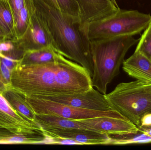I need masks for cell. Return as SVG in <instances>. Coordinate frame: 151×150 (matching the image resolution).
Instances as JSON below:
<instances>
[{"mask_svg": "<svg viewBox=\"0 0 151 150\" xmlns=\"http://www.w3.org/2000/svg\"><path fill=\"white\" fill-rule=\"evenodd\" d=\"M139 39L123 36L91 41L93 60L91 83L99 91L106 94L108 85L120 73V68L128 50Z\"/></svg>", "mask_w": 151, "mask_h": 150, "instance_id": "cell-3", "label": "cell"}, {"mask_svg": "<svg viewBox=\"0 0 151 150\" xmlns=\"http://www.w3.org/2000/svg\"><path fill=\"white\" fill-rule=\"evenodd\" d=\"M43 134L49 138H63L72 139L82 145H111L112 138L110 135L84 129L53 128L40 127Z\"/></svg>", "mask_w": 151, "mask_h": 150, "instance_id": "cell-11", "label": "cell"}, {"mask_svg": "<svg viewBox=\"0 0 151 150\" xmlns=\"http://www.w3.org/2000/svg\"><path fill=\"white\" fill-rule=\"evenodd\" d=\"M151 127V112L145 114L141 120L139 128H148Z\"/></svg>", "mask_w": 151, "mask_h": 150, "instance_id": "cell-26", "label": "cell"}, {"mask_svg": "<svg viewBox=\"0 0 151 150\" xmlns=\"http://www.w3.org/2000/svg\"><path fill=\"white\" fill-rule=\"evenodd\" d=\"M36 12L47 28L55 50L93 74L91 41L81 18L50 6L44 0H34Z\"/></svg>", "mask_w": 151, "mask_h": 150, "instance_id": "cell-2", "label": "cell"}, {"mask_svg": "<svg viewBox=\"0 0 151 150\" xmlns=\"http://www.w3.org/2000/svg\"><path fill=\"white\" fill-rule=\"evenodd\" d=\"M12 70L4 63L0 57V94H2L6 90L11 87V78Z\"/></svg>", "mask_w": 151, "mask_h": 150, "instance_id": "cell-22", "label": "cell"}, {"mask_svg": "<svg viewBox=\"0 0 151 150\" xmlns=\"http://www.w3.org/2000/svg\"><path fill=\"white\" fill-rule=\"evenodd\" d=\"M63 13L80 18V9L76 0H57Z\"/></svg>", "mask_w": 151, "mask_h": 150, "instance_id": "cell-23", "label": "cell"}, {"mask_svg": "<svg viewBox=\"0 0 151 150\" xmlns=\"http://www.w3.org/2000/svg\"><path fill=\"white\" fill-rule=\"evenodd\" d=\"M18 49L23 53L52 46V39L36 9L31 17L29 26L22 38L14 40Z\"/></svg>", "mask_w": 151, "mask_h": 150, "instance_id": "cell-9", "label": "cell"}, {"mask_svg": "<svg viewBox=\"0 0 151 150\" xmlns=\"http://www.w3.org/2000/svg\"><path fill=\"white\" fill-rule=\"evenodd\" d=\"M44 1L51 7L60 11V8L57 1V0H44Z\"/></svg>", "mask_w": 151, "mask_h": 150, "instance_id": "cell-27", "label": "cell"}, {"mask_svg": "<svg viewBox=\"0 0 151 150\" xmlns=\"http://www.w3.org/2000/svg\"><path fill=\"white\" fill-rule=\"evenodd\" d=\"M123 70L129 76L146 84H151V60L143 53L135 50L122 63Z\"/></svg>", "mask_w": 151, "mask_h": 150, "instance_id": "cell-13", "label": "cell"}, {"mask_svg": "<svg viewBox=\"0 0 151 150\" xmlns=\"http://www.w3.org/2000/svg\"><path fill=\"white\" fill-rule=\"evenodd\" d=\"M84 129L108 135L125 136L139 133V128L125 116L121 118L100 117L77 120Z\"/></svg>", "mask_w": 151, "mask_h": 150, "instance_id": "cell-8", "label": "cell"}, {"mask_svg": "<svg viewBox=\"0 0 151 150\" xmlns=\"http://www.w3.org/2000/svg\"><path fill=\"white\" fill-rule=\"evenodd\" d=\"M35 9L34 0H25L24 6L20 10L15 20V32L17 39L22 38L26 31Z\"/></svg>", "mask_w": 151, "mask_h": 150, "instance_id": "cell-19", "label": "cell"}, {"mask_svg": "<svg viewBox=\"0 0 151 150\" xmlns=\"http://www.w3.org/2000/svg\"><path fill=\"white\" fill-rule=\"evenodd\" d=\"M36 123L40 127H47L55 129H84L83 126L75 120L65 119L53 115H36Z\"/></svg>", "mask_w": 151, "mask_h": 150, "instance_id": "cell-17", "label": "cell"}, {"mask_svg": "<svg viewBox=\"0 0 151 150\" xmlns=\"http://www.w3.org/2000/svg\"><path fill=\"white\" fill-rule=\"evenodd\" d=\"M63 55L52 46L26 52L19 61L22 65H32L54 62L59 60Z\"/></svg>", "mask_w": 151, "mask_h": 150, "instance_id": "cell-16", "label": "cell"}, {"mask_svg": "<svg viewBox=\"0 0 151 150\" xmlns=\"http://www.w3.org/2000/svg\"><path fill=\"white\" fill-rule=\"evenodd\" d=\"M73 107L98 111L113 110L105 95L92 87L87 91L74 94L50 96H31Z\"/></svg>", "mask_w": 151, "mask_h": 150, "instance_id": "cell-7", "label": "cell"}, {"mask_svg": "<svg viewBox=\"0 0 151 150\" xmlns=\"http://www.w3.org/2000/svg\"><path fill=\"white\" fill-rule=\"evenodd\" d=\"M8 1L12 10L15 22L20 10L25 5V0H8Z\"/></svg>", "mask_w": 151, "mask_h": 150, "instance_id": "cell-24", "label": "cell"}, {"mask_svg": "<svg viewBox=\"0 0 151 150\" xmlns=\"http://www.w3.org/2000/svg\"><path fill=\"white\" fill-rule=\"evenodd\" d=\"M27 101L36 115H56L71 120H81L96 117H124L116 110L98 111L73 107L57 102L32 96H26Z\"/></svg>", "mask_w": 151, "mask_h": 150, "instance_id": "cell-6", "label": "cell"}, {"mask_svg": "<svg viewBox=\"0 0 151 150\" xmlns=\"http://www.w3.org/2000/svg\"><path fill=\"white\" fill-rule=\"evenodd\" d=\"M0 128L22 134H43L40 127L14 110L0 94Z\"/></svg>", "mask_w": 151, "mask_h": 150, "instance_id": "cell-10", "label": "cell"}, {"mask_svg": "<svg viewBox=\"0 0 151 150\" xmlns=\"http://www.w3.org/2000/svg\"><path fill=\"white\" fill-rule=\"evenodd\" d=\"M0 28L6 39H17L15 32V20L8 0H0Z\"/></svg>", "mask_w": 151, "mask_h": 150, "instance_id": "cell-18", "label": "cell"}, {"mask_svg": "<svg viewBox=\"0 0 151 150\" xmlns=\"http://www.w3.org/2000/svg\"><path fill=\"white\" fill-rule=\"evenodd\" d=\"M139 133H143L151 136V127L148 128H139Z\"/></svg>", "mask_w": 151, "mask_h": 150, "instance_id": "cell-28", "label": "cell"}, {"mask_svg": "<svg viewBox=\"0 0 151 150\" xmlns=\"http://www.w3.org/2000/svg\"><path fill=\"white\" fill-rule=\"evenodd\" d=\"M80 9V18L83 26L115 14L120 8L111 0H76Z\"/></svg>", "mask_w": 151, "mask_h": 150, "instance_id": "cell-12", "label": "cell"}, {"mask_svg": "<svg viewBox=\"0 0 151 150\" xmlns=\"http://www.w3.org/2000/svg\"><path fill=\"white\" fill-rule=\"evenodd\" d=\"M105 97L114 110L139 128L142 117L151 112V84L137 80L121 83Z\"/></svg>", "mask_w": 151, "mask_h": 150, "instance_id": "cell-4", "label": "cell"}, {"mask_svg": "<svg viewBox=\"0 0 151 150\" xmlns=\"http://www.w3.org/2000/svg\"><path fill=\"white\" fill-rule=\"evenodd\" d=\"M50 144H69V145H81V143L68 138H49Z\"/></svg>", "mask_w": 151, "mask_h": 150, "instance_id": "cell-25", "label": "cell"}, {"mask_svg": "<svg viewBox=\"0 0 151 150\" xmlns=\"http://www.w3.org/2000/svg\"><path fill=\"white\" fill-rule=\"evenodd\" d=\"M2 95L14 110L28 120L38 124L36 123V114L27 101L26 96L23 93L11 86Z\"/></svg>", "mask_w": 151, "mask_h": 150, "instance_id": "cell-14", "label": "cell"}, {"mask_svg": "<svg viewBox=\"0 0 151 150\" xmlns=\"http://www.w3.org/2000/svg\"><path fill=\"white\" fill-rule=\"evenodd\" d=\"M135 50L141 51L151 60V21L139 39Z\"/></svg>", "mask_w": 151, "mask_h": 150, "instance_id": "cell-21", "label": "cell"}, {"mask_svg": "<svg viewBox=\"0 0 151 150\" xmlns=\"http://www.w3.org/2000/svg\"><path fill=\"white\" fill-rule=\"evenodd\" d=\"M111 1L114 4H115L116 6H117V7H119L118 4H117V2H116V0H111Z\"/></svg>", "mask_w": 151, "mask_h": 150, "instance_id": "cell-30", "label": "cell"}, {"mask_svg": "<svg viewBox=\"0 0 151 150\" xmlns=\"http://www.w3.org/2000/svg\"><path fill=\"white\" fill-rule=\"evenodd\" d=\"M11 84L25 96L74 94L93 87L88 70L63 56L42 64L22 65L19 62L12 69Z\"/></svg>", "mask_w": 151, "mask_h": 150, "instance_id": "cell-1", "label": "cell"}, {"mask_svg": "<svg viewBox=\"0 0 151 150\" xmlns=\"http://www.w3.org/2000/svg\"><path fill=\"white\" fill-rule=\"evenodd\" d=\"M151 21L150 14L119 9L114 15L89 24L87 33L90 41L118 36H134L144 31Z\"/></svg>", "mask_w": 151, "mask_h": 150, "instance_id": "cell-5", "label": "cell"}, {"mask_svg": "<svg viewBox=\"0 0 151 150\" xmlns=\"http://www.w3.org/2000/svg\"><path fill=\"white\" fill-rule=\"evenodd\" d=\"M112 138L111 145H127L151 143V136L143 133L134 136H116L110 135Z\"/></svg>", "mask_w": 151, "mask_h": 150, "instance_id": "cell-20", "label": "cell"}, {"mask_svg": "<svg viewBox=\"0 0 151 150\" xmlns=\"http://www.w3.org/2000/svg\"><path fill=\"white\" fill-rule=\"evenodd\" d=\"M50 139L43 134H22L0 128V144H49Z\"/></svg>", "mask_w": 151, "mask_h": 150, "instance_id": "cell-15", "label": "cell"}, {"mask_svg": "<svg viewBox=\"0 0 151 150\" xmlns=\"http://www.w3.org/2000/svg\"><path fill=\"white\" fill-rule=\"evenodd\" d=\"M6 57V56L4 55L3 54H2L0 52V57H1V58H5Z\"/></svg>", "mask_w": 151, "mask_h": 150, "instance_id": "cell-31", "label": "cell"}, {"mask_svg": "<svg viewBox=\"0 0 151 150\" xmlns=\"http://www.w3.org/2000/svg\"><path fill=\"white\" fill-rule=\"evenodd\" d=\"M6 39V36L3 31L0 28V41Z\"/></svg>", "mask_w": 151, "mask_h": 150, "instance_id": "cell-29", "label": "cell"}]
</instances>
